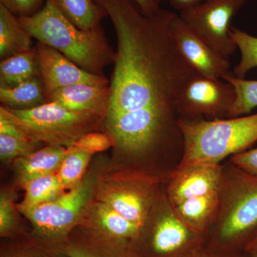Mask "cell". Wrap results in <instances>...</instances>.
I'll use <instances>...</instances> for the list:
<instances>
[{
    "label": "cell",
    "mask_w": 257,
    "mask_h": 257,
    "mask_svg": "<svg viewBox=\"0 0 257 257\" xmlns=\"http://www.w3.org/2000/svg\"><path fill=\"white\" fill-rule=\"evenodd\" d=\"M19 20L32 38L58 51L87 72L103 75L104 67L114 64L115 52L101 27L91 30L79 28L55 0H45L38 13L20 17Z\"/></svg>",
    "instance_id": "6da1fadb"
},
{
    "label": "cell",
    "mask_w": 257,
    "mask_h": 257,
    "mask_svg": "<svg viewBox=\"0 0 257 257\" xmlns=\"http://www.w3.org/2000/svg\"><path fill=\"white\" fill-rule=\"evenodd\" d=\"M179 126L183 139L181 167L218 165L257 142V114L209 121L180 119Z\"/></svg>",
    "instance_id": "7a4b0ae2"
},
{
    "label": "cell",
    "mask_w": 257,
    "mask_h": 257,
    "mask_svg": "<svg viewBox=\"0 0 257 257\" xmlns=\"http://www.w3.org/2000/svg\"><path fill=\"white\" fill-rule=\"evenodd\" d=\"M0 111L34 141L65 147L72 146L83 135L103 123L100 116L71 111L55 102L23 110L1 106Z\"/></svg>",
    "instance_id": "3957f363"
},
{
    "label": "cell",
    "mask_w": 257,
    "mask_h": 257,
    "mask_svg": "<svg viewBox=\"0 0 257 257\" xmlns=\"http://www.w3.org/2000/svg\"><path fill=\"white\" fill-rule=\"evenodd\" d=\"M94 191L91 178L83 179L58 197L24 211L37 234L49 241L64 239L87 211Z\"/></svg>",
    "instance_id": "277c9868"
},
{
    "label": "cell",
    "mask_w": 257,
    "mask_h": 257,
    "mask_svg": "<svg viewBox=\"0 0 257 257\" xmlns=\"http://www.w3.org/2000/svg\"><path fill=\"white\" fill-rule=\"evenodd\" d=\"M246 0H207L186 8L178 16L191 30L223 57L237 47L231 37V23Z\"/></svg>",
    "instance_id": "5b68a950"
},
{
    "label": "cell",
    "mask_w": 257,
    "mask_h": 257,
    "mask_svg": "<svg viewBox=\"0 0 257 257\" xmlns=\"http://www.w3.org/2000/svg\"><path fill=\"white\" fill-rule=\"evenodd\" d=\"M236 99L234 86L223 79L196 73L184 84L179 94V115L192 119L200 114L228 116Z\"/></svg>",
    "instance_id": "8992f818"
},
{
    "label": "cell",
    "mask_w": 257,
    "mask_h": 257,
    "mask_svg": "<svg viewBox=\"0 0 257 257\" xmlns=\"http://www.w3.org/2000/svg\"><path fill=\"white\" fill-rule=\"evenodd\" d=\"M96 194V201L143 227L152 200L151 187L146 179L130 175L112 176L99 181Z\"/></svg>",
    "instance_id": "52a82bcc"
},
{
    "label": "cell",
    "mask_w": 257,
    "mask_h": 257,
    "mask_svg": "<svg viewBox=\"0 0 257 257\" xmlns=\"http://www.w3.org/2000/svg\"><path fill=\"white\" fill-rule=\"evenodd\" d=\"M241 172L221 222L219 236L225 241L242 238L257 230V177Z\"/></svg>",
    "instance_id": "ba28073f"
},
{
    "label": "cell",
    "mask_w": 257,
    "mask_h": 257,
    "mask_svg": "<svg viewBox=\"0 0 257 257\" xmlns=\"http://www.w3.org/2000/svg\"><path fill=\"white\" fill-rule=\"evenodd\" d=\"M171 30L179 52L197 73L219 79L230 73L231 64L228 59L196 35L178 15L172 20Z\"/></svg>",
    "instance_id": "9c48e42d"
},
{
    "label": "cell",
    "mask_w": 257,
    "mask_h": 257,
    "mask_svg": "<svg viewBox=\"0 0 257 257\" xmlns=\"http://www.w3.org/2000/svg\"><path fill=\"white\" fill-rule=\"evenodd\" d=\"M35 47L45 94L75 84H109L104 75L84 70L52 47L41 42Z\"/></svg>",
    "instance_id": "30bf717a"
},
{
    "label": "cell",
    "mask_w": 257,
    "mask_h": 257,
    "mask_svg": "<svg viewBox=\"0 0 257 257\" xmlns=\"http://www.w3.org/2000/svg\"><path fill=\"white\" fill-rule=\"evenodd\" d=\"M109 84H79L45 94L47 102L69 110L100 116L104 120L109 99Z\"/></svg>",
    "instance_id": "8fae6325"
},
{
    "label": "cell",
    "mask_w": 257,
    "mask_h": 257,
    "mask_svg": "<svg viewBox=\"0 0 257 257\" xmlns=\"http://www.w3.org/2000/svg\"><path fill=\"white\" fill-rule=\"evenodd\" d=\"M218 165H194L181 167L169 188L174 206L192 198L216 192L220 184Z\"/></svg>",
    "instance_id": "7c38bea8"
},
{
    "label": "cell",
    "mask_w": 257,
    "mask_h": 257,
    "mask_svg": "<svg viewBox=\"0 0 257 257\" xmlns=\"http://www.w3.org/2000/svg\"><path fill=\"white\" fill-rule=\"evenodd\" d=\"M67 149L62 145H48L16 160L15 168L20 184L40 176L57 173Z\"/></svg>",
    "instance_id": "4fadbf2b"
},
{
    "label": "cell",
    "mask_w": 257,
    "mask_h": 257,
    "mask_svg": "<svg viewBox=\"0 0 257 257\" xmlns=\"http://www.w3.org/2000/svg\"><path fill=\"white\" fill-rule=\"evenodd\" d=\"M88 207L91 224L99 234L109 239L125 240L140 236L142 228L109 207L96 201Z\"/></svg>",
    "instance_id": "5bb4252c"
},
{
    "label": "cell",
    "mask_w": 257,
    "mask_h": 257,
    "mask_svg": "<svg viewBox=\"0 0 257 257\" xmlns=\"http://www.w3.org/2000/svg\"><path fill=\"white\" fill-rule=\"evenodd\" d=\"M190 238V231L183 221L172 214H165L154 228L152 248L158 254H172L185 247Z\"/></svg>",
    "instance_id": "9a60e30c"
},
{
    "label": "cell",
    "mask_w": 257,
    "mask_h": 257,
    "mask_svg": "<svg viewBox=\"0 0 257 257\" xmlns=\"http://www.w3.org/2000/svg\"><path fill=\"white\" fill-rule=\"evenodd\" d=\"M32 37L19 18L0 4V57L2 60L32 50Z\"/></svg>",
    "instance_id": "2e32d148"
},
{
    "label": "cell",
    "mask_w": 257,
    "mask_h": 257,
    "mask_svg": "<svg viewBox=\"0 0 257 257\" xmlns=\"http://www.w3.org/2000/svg\"><path fill=\"white\" fill-rule=\"evenodd\" d=\"M35 77H41L36 49L5 59L0 63V87H16Z\"/></svg>",
    "instance_id": "e0dca14e"
},
{
    "label": "cell",
    "mask_w": 257,
    "mask_h": 257,
    "mask_svg": "<svg viewBox=\"0 0 257 257\" xmlns=\"http://www.w3.org/2000/svg\"><path fill=\"white\" fill-rule=\"evenodd\" d=\"M40 143L34 141L20 126L0 111V157L16 160L35 151Z\"/></svg>",
    "instance_id": "ac0fdd59"
},
{
    "label": "cell",
    "mask_w": 257,
    "mask_h": 257,
    "mask_svg": "<svg viewBox=\"0 0 257 257\" xmlns=\"http://www.w3.org/2000/svg\"><path fill=\"white\" fill-rule=\"evenodd\" d=\"M0 101L3 106L20 110L45 104V89L41 77H35L14 87H0Z\"/></svg>",
    "instance_id": "d6986e66"
},
{
    "label": "cell",
    "mask_w": 257,
    "mask_h": 257,
    "mask_svg": "<svg viewBox=\"0 0 257 257\" xmlns=\"http://www.w3.org/2000/svg\"><path fill=\"white\" fill-rule=\"evenodd\" d=\"M25 193L23 200L17 206L19 211H24L53 200L65 192L57 173L40 176L22 184Z\"/></svg>",
    "instance_id": "ffe728a7"
},
{
    "label": "cell",
    "mask_w": 257,
    "mask_h": 257,
    "mask_svg": "<svg viewBox=\"0 0 257 257\" xmlns=\"http://www.w3.org/2000/svg\"><path fill=\"white\" fill-rule=\"evenodd\" d=\"M60 10L76 26L84 30L101 27L106 16L105 11L96 0H55Z\"/></svg>",
    "instance_id": "44dd1931"
},
{
    "label": "cell",
    "mask_w": 257,
    "mask_h": 257,
    "mask_svg": "<svg viewBox=\"0 0 257 257\" xmlns=\"http://www.w3.org/2000/svg\"><path fill=\"white\" fill-rule=\"evenodd\" d=\"M92 155L74 146L67 147V153L57 172L61 184L66 191L77 187L82 182Z\"/></svg>",
    "instance_id": "7402d4cb"
},
{
    "label": "cell",
    "mask_w": 257,
    "mask_h": 257,
    "mask_svg": "<svg viewBox=\"0 0 257 257\" xmlns=\"http://www.w3.org/2000/svg\"><path fill=\"white\" fill-rule=\"evenodd\" d=\"M219 202L218 191L184 201L175 206L179 215L194 227L205 224Z\"/></svg>",
    "instance_id": "603a6c76"
},
{
    "label": "cell",
    "mask_w": 257,
    "mask_h": 257,
    "mask_svg": "<svg viewBox=\"0 0 257 257\" xmlns=\"http://www.w3.org/2000/svg\"><path fill=\"white\" fill-rule=\"evenodd\" d=\"M234 86L236 99L228 116L237 117L248 114L257 107V80L237 78L229 73L223 77Z\"/></svg>",
    "instance_id": "cb8c5ba5"
},
{
    "label": "cell",
    "mask_w": 257,
    "mask_h": 257,
    "mask_svg": "<svg viewBox=\"0 0 257 257\" xmlns=\"http://www.w3.org/2000/svg\"><path fill=\"white\" fill-rule=\"evenodd\" d=\"M231 37L241 53V60L235 66L233 74L244 79L250 70L257 67V37L231 27Z\"/></svg>",
    "instance_id": "d4e9b609"
},
{
    "label": "cell",
    "mask_w": 257,
    "mask_h": 257,
    "mask_svg": "<svg viewBox=\"0 0 257 257\" xmlns=\"http://www.w3.org/2000/svg\"><path fill=\"white\" fill-rule=\"evenodd\" d=\"M72 146L94 155L97 152L106 151L114 146L110 137L106 133L90 132L83 135Z\"/></svg>",
    "instance_id": "484cf974"
},
{
    "label": "cell",
    "mask_w": 257,
    "mask_h": 257,
    "mask_svg": "<svg viewBox=\"0 0 257 257\" xmlns=\"http://www.w3.org/2000/svg\"><path fill=\"white\" fill-rule=\"evenodd\" d=\"M17 224V213L13 199L8 193H2L0 197V234L9 235Z\"/></svg>",
    "instance_id": "4316f807"
},
{
    "label": "cell",
    "mask_w": 257,
    "mask_h": 257,
    "mask_svg": "<svg viewBox=\"0 0 257 257\" xmlns=\"http://www.w3.org/2000/svg\"><path fill=\"white\" fill-rule=\"evenodd\" d=\"M45 0H0L10 12L18 16L30 17L38 13L45 5Z\"/></svg>",
    "instance_id": "83f0119b"
},
{
    "label": "cell",
    "mask_w": 257,
    "mask_h": 257,
    "mask_svg": "<svg viewBox=\"0 0 257 257\" xmlns=\"http://www.w3.org/2000/svg\"><path fill=\"white\" fill-rule=\"evenodd\" d=\"M232 162L240 170L257 177V148L236 154Z\"/></svg>",
    "instance_id": "f1b7e54d"
},
{
    "label": "cell",
    "mask_w": 257,
    "mask_h": 257,
    "mask_svg": "<svg viewBox=\"0 0 257 257\" xmlns=\"http://www.w3.org/2000/svg\"><path fill=\"white\" fill-rule=\"evenodd\" d=\"M64 253L68 257H116L104 248L81 244H70L64 248Z\"/></svg>",
    "instance_id": "f546056e"
},
{
    "label": "cell",
    "mask_w": 257,
    "mask_h": 257,
    "mask_svg": "<svg viewBox=\"0 0 257 257\" xmlns=\"http://www.w3.org/2000/svg\"><path fill=\"white\" fill-rule=\"evenodd\" d=\"M140 11L147 16L155 15L160 9V5L155 0H133Z\"/></svg>",
    "instance_id": "4dcf8cb0"
},
{
    "label": "cell",
    "mask_w": 257,
    "mask_h": 257,
    "mask_svg": "<svg viewBox=\"0 0 257 257\" xmlns=\"http://www.w3.org/2000/svg\"><path fill=\"white\" fill-rule=\"evenodd\" d=\"M168 1L172 8L179 10V11H182L186 8L200 4V3L207 1V0H168Z\"/></svg>",
    "instance_id": "1f68e13d"
},
{
    "label": "cell",
    "mask_w": 257,
    "mask_h": 257,
    "mask_svg": "<svg viewBox=\"0 0 257 257\" xmlns=\"http://www.w3.org/2000/svg\"><path fill=\"white\" fill-rule=\"evenodd\" d=\"M8 257H47L43 253L37 252L35 251H30V250H25V251H18L10 255Z\"/></svg>",
    "instance_id": "d6a6232c"
},
{
    "label": "cell",
    "mask_w": 257,
    "mask_h": 257,
    "mask_svg": "<svg viewBox=\"0 0 257 257\" xmlns=\"http://www.w3.org/2000/svg\"><path fill=\"white\" fill-rule=\"evenodd\" d=\"M246 249L250 253L257 250V230L248 239L246 245Z\"/></svg>",
    "instance_id": "836d02e7"
},
{
    "label": "cell",
    "mask_w": 257,
    "mask_h": 257,
    "mask_svg": "<svg viewBox=\"0 0 257 257\" xmlns=\"http://www.w3.org/2000/svg\"><path fill=\"white\" fill-rule=\"evenodd\" d=\"M249 257H257V250L254 251H252L251 252V255H250Z\"/></svg>",
    "instance_id": "e575fe53"
},
{
    "label": "cell",
    "mask_w": 257,
    "mask_h": 257,
    "mask_svg": "<svg viewBox=\"0 0 257 257\" xmlns=\"http://www.w3.org/2000/svg\"><path fill=\"white\" fill-rule=\"evenodd\" d=\"M162 1V0H155V2H156L157 3H158L159 5H160V3Z\"/></svg>",
    "instance_id": "d590c367"
}]
</instances>
